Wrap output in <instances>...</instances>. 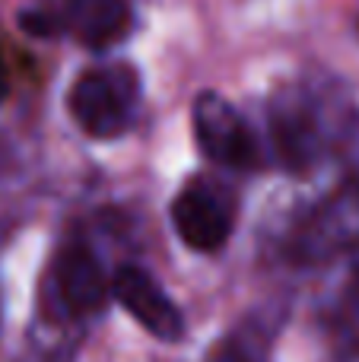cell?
Masks as SVG:
<instances>
[{
  "mask_svg": "<svg viewBox=\"0 0 359 362\" xmlns=\"http://www.w3.org/2000/svg\"><path fill=\"white\" fill-rule=\"evenodd\" d=\"M194 131L201 150L213 163L226 165V169H254L258 165V144H254L245 118L220 93H201L194 99Z\"/></svg>",
  "mask_w": 359,
  "mask_h": 362,
  "instance_id": "cell-1",
  "label": "cell"
},
{
  "mask_svg": "<svg viewBox=\"0 0 359 362\" xmlns=\"http://www.w3.org/2000/svg\"><path fill=\"white\" fill-rule=\"evenodd\" d=\"M70 112L93 137H114L131 115V86L108 70H89L70 89Z\"/></svg>",
  "mask_w": 359,
  "mask_h": 362,
  "instance_id": "cell-2",
  "label": "cell"
},
{
  "mask_svg": "<svg viewBox=\"0 0 359 362\" xmlns=\"http://www.w3.org/2000/svg\"><path fill=\"white\" fill-rule=\"evenodd\" d=\"M114 299L124 305V312L137 321L140 327L153 334L156 340H182L184 337V318L178 305L159 289L146 270L140 267H121L112 280Z\"/></svg>",
  "mask_w": 359,
  "mask_h": 362,
  "instance_id": "cell-3",
  "label": "cell"
},
{
  "mask_svg": "<svg viewBox=\"0 0 359 362\" xmlns=\"http://www.w3.org/2000/svg\"><path fill=\"white\" fill-rule=\"evenodd\" d=\"M172 223L188 248L194 251H220L229 238V216L213 194L201 187H188L172 204Z\"/></svg>",
  "mask_w": 359,
  "mask_h": 362,
  "instance_id": "cell-4",
  "label": "cell"
},
{
  "mask_svg": "<svg viewBox=\"0 0 359 362\" xmlns=\"http://www.w3.org/2000/svg\"><path fill=\"white\" fill-rule=\"evenodd\" d=\"M54 286L70 312H95L105 302L108 283L102 264L86 245H67L54 261Z\"/></svg>",
  "mask_w": 359,
  "mask_h": 362,
  "instance_id": "cell-5",
  "label": "cell"
},
{
  "mask_svg": "<svg viewBox=\"0 0 359 362\" xmlns=\"http://www.w3.org/2000/svg\"><path fill=\"white\" fill-rule=\"evenodd\" d=\"M271 131L277 153L290 169H305L322 150V131H318L315 112L302 99H280L271 108Z\"/></svg>",
  "mask_w": 359,
  "mask_h": 362,
  "instance_id": "cell-6",
  "label": "cell"
},
{
  "mask_svg": "<svg viewBox=\"0 0 359 362\" xmlns=\"http://www.w3.org/2000/svg\"><path fill=\"white\" fill-rule=\"evenodd\" d=\"M67 23L89 48H108L127 32V0H67Z\"/></svg>",
  "mask_w": 359,
  "mask_h": 362,
  "instance_id": "cell-7",
  "label": "cell"
},
{
  "mask_svg": "<svg viewBox=\"0 0 359 362\" xmlns=\"http://www.w3.org/2000/svg\"><path fill=\"white\" fill-rule=\"evenodd\" d=\"M341 331L359 350V270H356L353 283L347 286V296H343V302H341Z\"/></svg>",
  "mask_w": 359,
  "mask_h": 362,
  "instance_id": "cell-8",
  "label": "cell"
},
{
  "mask_svg": "<svg viewBox=\"0 0 359 362\" xmlns=\"http://www.w3.org/2000/svg\"><path fill=\"white\" fill-rule=\"evenodd\" d=\"M6 93H10V76H6V67H4V61H0V102L6 99Z\"/></svg>",
  "mask_w": 359,
  "mask_h": 362,
  "instance_id": "cell-9",
  "label": "cell"
},
{
  "mask_svg": "<svg viewBox=\"0 0 359 362\" xmlns=\"http://www.w3.org/2000/svg\"><path fill=\"white\" fill-rule=\"evenodd\" d=\"M356 29H359V16H356Z\"/></svg>",
  "mask_w": 359,
  "mask_h": 362,
  "instance_id": "cell-10",
  "label": "cell"
}]
</instances>
